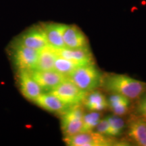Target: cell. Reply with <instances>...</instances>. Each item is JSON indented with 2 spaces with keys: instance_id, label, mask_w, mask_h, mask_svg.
<instances>
[{
  "instance_id": "4fadbf2b",
  "label": "cell",
  "mask_w": 146,
  "mask_h": 146,
  "mask_svg": "<svg viewBox=\"0 0 146 146\" xmlns=\"http://www.w3.org/2000/svg\"><path fill=\"white\" fill-rule=\"evenodd\" d=\"M34 102L45 110L59 114H62L70 107L50 92L43 93Z\"/></svg>"
},
{
  "instance_id": "5bb4252c",
  "label": "cell",
  "mask_w": 146,
  "mask_h": 146,
  "mask_svg": "<svg viewBox=\"0 0 146 146\" xmlns=\"http://www.w3.org/2000/svg\"><path fill=\"white\" fill-rule=\"evenodd\" d=\"M81 104L89 112H101L108 108L107 98L101 91L96 89L87 93Z\"/></svg>"
},
{
  "instance_id": "7a4b0ae2",
  "label": "cell",
  "mask_w": 146,
  "mask_h": 146,
  "mask_svg": "<svg viewBox=\"0 0 146 146\" xmlns=\"http://www.w3.org/2000/svg\"><path fill=\"white\" fill-rule=\"evenodd\" d=\"M103 76L94 63H91L78 66L67 76V79L87 93L101 86Z\"/></svg>"
},
{
  "instance_id": "9c48e42d",
  "label": "cell",
  "mask_w": 146,
  "mask_h": 146,
  "mask_svg": "<svg viewBox=\"0 0 146 146\" xmlns=\"http://www.w3.org/2000/svg\"><path fill=\"white\" fill-rule=\"evenodd\" d=\"M18 81L22 94L30 101L34 102L43 93L41 87L31 75L29 71L19 70Z\"/></svg>"
},
{
  "instance_id": "44dd1931",
  "label": "cell",
  "mask_w": 146,
  "mask_h": 146,
  "mask_svg": "<svg viewBox=\"0 0 146 146\" xmlns=\"http://www.w3.org/2000/svg\"><path fill=\"white\" fill-rule=\"evenodd\" d=\"M95 131L103 135L110 137V126L107 116L104 118H102L95 128Z\"/></svg>"
},
{
  "instance_id": "52a82bcc",
  "label": "cell",
  "mask_w": 146,
  "mask_h": 146,
  "mask_svg": "<svg viewBox=\"0 0 146 146\" xmlns=\"http://www.w3.org/2000/svg\"><path fill=\"white\" fill-rule=\"evenodd\" d=\"M17 39L15 43L39 52L49 46L41 25H35L29 28Z\"/></svg>"
},
{
  "instance_id": "7c38bea8",
  "label": "cell",
  "mask_w": 146,
  "mask_h": 146,
  "mask_svg": "<svg viewBox=\"0 0 146 146\" xmlns=\"http://www.w3.org/2000/svg\"><path fill=\"white\" fill-rule=\"evenodd\" d=\"M58 56L69 60L80 66L94 63V58L89 47L84 48H64L55 50Z\"/></svg>"
},
{
  "instance_id": "277c9868",
  "label": "cell",
  "mask_w": 146,
  "mask_h": 146,
  "mask_svg": "<svg viewBox=\"0 0 146 146\" xmlns=\"http://www.w3.org/2000/svg\"><path fill=\"white\" fill-rule=\"evenodd\" d=\"M64 141L69 146H109L114 143L112 137L103 135L96 131L82 132L64 137Z\"/></svg>"
},
{
  "instance_id": "3957f363",
  "label": "cell",
  "mask_w": 146,
  "mask_h": 146,
  "mask_svg": "<svg viewBox=\"0 0 146 146\" xmlns=\"http://www.w3.org/2000/svg\"><path fill=\"white\" fill-rule=\"evenodd\" d=\"M85 113L81 104L72 106L62 114L61 129L64 137L82 132Z\"/></svg>"
},
{
  "instance_id": "ffe728a7",
  "label": "cell",
  "mask_w": 146,
  "mask_h": 146,
  "mask_svg": "<svg viewBox=\"0 0 146 146\" xmlns=\"http://www.w3.org/2000/svg\"><path fill=\"white\" fill-rule=\"evenodd\" d=\"M107 118L110 126V137H115L121 135L125 127V120L123 119L122 116L112 114L107 116Z\"/></svg>"
},
{
  "instance_id": "5b68a950",
  "label": "cell",
  "mask_w": 146,
  "mask_h": 146,
  "mask_svg": "<svg viewBox=\"0 0 146 146\" xmlns=\"http://www.w3.org/2000/svg\"><path fill=\"white\" fill-rule=\"evenodd\" d=\"M39 51L15 43L12 47L14 62L19 70L31 71L36 68Z\"/></svg>"
},
{
  "instance_id": "6da1fadb",
  "label": "cell",
  "mask_w": 146,
  "mask_h": 146,
  "mask_svg": "<svg viewBox=\"0 0 146 146\" xmlns=\"http://www.w3.org/2000/svg\"><path fill=\"white\" fill-rule=\"evenodd\" d=\"M110 94H117L129 100H138L146 91V83L126 74H108L103 76L102 85Z\"/></svg>"
},
{
  "instance_id": "9a60e30c",
  "label": "cell",
  "mask_w": 146,
  "mask_h": 146,
  "mask_svg": "<svg viewBox=\"0 0 146 146\" xmlns=\"http://www.w3.org/2000/svg\"><path fill=\"white\" fill-rule=\"evenodd\" d=\"M128 134L137 145L146 146V120L144 118L131 120L129 124Z\"/></svg>"
},
{
  "instance_id": "8fae6325",
  "label": "cell",
  "mask_w": 146,
  "mask_h": 146,
  "mask_svg": "<svg viewBox=\"0 0 146 146\" xmlns=\"http://www.w3.org/2000/svg\"><path fill=\"white\" fill-rule=\"evenodd\" d=\"M44 31L48 45L54 50H60L65 47L63 40V33L66 24L47 23L41 24Z\"/></svg>"
},
{
  "instance_id": "e0dca14e",
  "label": "cell",
  "mask_w": 146,
  "mask_h": 146,
  "mask_svg": "<svg viewBox=\"0 0 146 146\" xmlns=\"http://www.w3.org/2000/svg\"><path fill=\"white\" fill-rule=\"evenodd\" d=\"M58 55L56 50L48 46L39 52L36 68L38 70H52L54 68V64Z\"/></svg>"
},
{
  "instance_id": "30bf717a",
  "label": "cell",
  "mask_w": 146,
  "mask_h": 146,
  "mask_svg": "<svg viewBox=\"0 0 146 146\" xmlns=\"http://www.w3.org/2000/svg\"><path fill=\"white\" fill-rule=\"evenodd\" d=\"M63 40L66 48L77 49L89 47V41L85 35L75 25H66Z\"/></svg>"
},
{
  "instance_id": "d6986e66",
  "label": "cell",
  "mask_w": 146,
  "mask_h": 146,
  "mask_svg": "<svg viewBox=\"0 0 146 146\" xmlns=\"http://www.w3.org/2000/svg\"><path fill=\"white\" fill-rule=\"evenodd\" d=\"M102 114L100 112H89L85 113L83 116V129L82 132H90L94 131L95 128L102 119ZM81 132V133H82Z\"/></svg>"
},
{
  "instance_id": "ac0fdd59",
  "label": "cell",
  "mask_w": 146,
  "mask_h": 146,
  "mask_svg": "<svg viewBox=\"0 0 146 146\" xmlns=\"http://www.w3.org/2000/svg\"><path fill=\"white\" fill-rule=\"evenodd\" d=\"M78 66H81L73 62L70 60L58 56L56 61H55L54 70L57 71L58 72L60 73L67 78V76L76 68H77Z\"/></svg>"
},
{
  "instance_id": "7402d4cb",
  "label": "cell",
  "mask_w": 146,
  "mask_h": 146,
  "mask_svg": "<svg viewBox=\"0 0 146 146\" xmlns=\"http://www.w3.org/2000/svg\"><path fill=\"white\" fill-rule=\"evenodd\" d=\"M137 100L136 113L140 117L146 118V91L139 97Z\"/></svg>"
},
{
  "instance_id": "ba28073f",
  "label": "cell",
  "mask_w": 146,
  "mask_h": 146,
  "mask_svg": "<svg viewBox=\"0 0 146 146\" xmlns=\"http://www.w3.org/2000/svg\"><path fill=\"white\" fill-rule=\"evenodd\" d=\"M29 72L35 81L41 87L43 91L46 92H50L54 90L67 78L65 76L54 70H33L29 71Z\"/></svg>"
},
{
  "instance_id": "2e32d148",
  "label": "cell",
  "mask_w": 146,
  "mask_h": 146,
  "mask_svg": "<svg viewBox=\"0 0 146 146\" xmlns=\"http://www.w3.org/2000/svg\"><path fill=\"white\" fill-rule=\"evenodd\" d=\"M108 108L114 114L123 116L129 111L131 106V100L122 95L111 94L107 98Z\"/></svg>"
},
{
  "instance_id": "8992f818",
  "label": "cell",
  "mask_w": 146,
  "mask_h": 146,
  "mask_svg": "<svg viewBox=\"0 0 146 146\" xmlns=\"http://www.w3.org/2000/svg\"><path fill=\"white\" fill-rule=\"evenodd\" d=\"M50 93L70 106L82 104L87 94L67 78Z\"/></svg>"
}]
</instances>
